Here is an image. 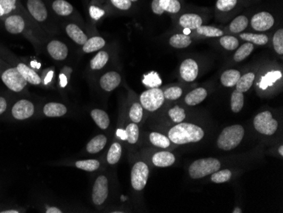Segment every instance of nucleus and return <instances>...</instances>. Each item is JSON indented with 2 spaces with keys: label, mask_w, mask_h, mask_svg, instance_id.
Returning a JSON list of instances; mask_svg holds the SVG:
<instances>
[{
  "label": "nucleus",
  "mask_w": 283,
  "mask_h": 213,
  "mask_svg": "<svg viewBox=\"0 0 283 213\" xmlns=\"http://www.w3.org/2000/svg\"><path fill=\"white\" fill-rule=\"evenodd\" d=\"M204 136V132L195 124L183 123L176 125L168 133L170 142L176 144H187L200 142Z\"/></svg>",
  "instance_id": "1"
},
{
  "label": "nucleus",
  "mask_w": 283,
  "mask_h": 213,
  "mask_svg": "<svg viewBox=\"0 0 283 213\" xmlns=\"http://www.w3.org/2000/svg\"><path fill=\"white\" fill-rule=\"evenodd\" d=\"M244 137V128L241 125L225 127L217 140V146L222 150H233L239 145Z\"/></svg>",
  "instance_id": "2"
},
{
  "label": "nucleus",
  "mask_w": 283,
  "mask_h": 213,
  "mask_svg": "<svg viewBox=\"0 0 283 213\" xmlns=\"http://www.w3.org/2000/svg\"><path fill=\"white\" fill-rule=\"evenodd\" d=\"M220 160L216 158H204L193 161L190 165L189 175L193 179L202 178L220 170Z\"/></svg>",
  "instance_id": "3"
},
{
  "label": "nucleus",
  "mask_w": 283,
  "mask_h": 213,
  "mask_svg": "<svg viewBox=\"0 0 283 213\" xmlns=\"http://www.w3.org/2000/svg\"><path fill=\"white\" fill-rule=\"evenodd\" d=\"M253 126L257 132L264 135L271 136L277 132L278 123L276 119H274L273 116L270 111L266 110L258 114L254 117Z\"/></svg>",
  "instance_id": "4"
},
{
  "label": "nucleus",
  "mask_w": 283,
  "mask_h": 213,
  "mask_svg": "<svg viewBox=\"0 0 283 213\" xmlns=\"http://www.w3.org/2000/svg\"><path fill=\"white\" fill-rule=\"evenodd\" d=\"M165 97L162 90L159 88H153L144 91L140 96L141 105L149 111H155L162 106Z\"/></svg>",
  "instance_id": "5"
},
{
  "label": "nucleus",
  "mask_w": 283,
  "mask_h": 213,
  "mask_svg": "<svg viewBox=\"0 0 283 213\" xmlns=\"http://www.w3.org/2000/svg\"><path fill=\"white\" fill-rule=\"evenodd\" d=\"M150 175V169L147 164L143 161H138L134 164L131 173L132 186L137 191L143 190L146 186L148 178Z\"/></svg>",
  "instance_id": "6"
},
{
  "label": "nucleus",
  "mask_w": 283,
  "mask_h": 213,
  "mask_svg": "<svg viewBox=\"0 0 283 213\" xmlns=\"http://www.w3.org/2000/svg\"><path fill=\"white\" fill-rule=\"evenodd\" d=\"M2 80L10 90L20 92L27 85V82L17 68H10L2 74Z\"/></svg>",
  "instance_id": "7"
},
{
  "label": "nucleus",
  "mask_w": 283,
  "mask_h": 213,
  "mask_svg": "<svg viewBox=\"0 0 283 213\" xmlns=\"http://www.w3.org/2000/svg\"><path fill=\"white\" fill-rule=\"evenodd\" d=\"M109 195V182L105 176H100L97 178L94 187H93V193H92V199L94 205L100 206L104 203Z\"/></svg>",
  "instance_id": "8"
},
{
  "label": "nucleus",
  "mask_w": 283,
  "mask_h": 213,
  "mask_svg": "<svg viewBox=\"0 0 283 213\" xmlns=\"http://www.w3.org/2000/svg\"><path fill=\"white\" fill-rule=\"evenodd\" d=\"M181 3L178 0H153L151 8L153 13L158 16L164 12L177 14L181 10Z\"/></svg>",
  "instance_id": "9"
},
{
  "label": "nucleus",
  "mask_w": 283,
  "mask_h": 213,
  "mask_svg": "<svg viewBox=\"0 0 283 213\" xmlns=\"http://www.w3.org/2000/svg\"><path fill=\"white\" fill-rule=\"evenodd\" d=\"M274 23L273 16L266 11L255 14L251 20V27H253V30L259 32L269 30L273 27Z\"/></svg>",
  "instance_id": "10"
},
{
  "label": "nucleus",
  "mask_w": 283,
  "mask_h": 213,
  "mask_svg": "<svg viewBox=\"0 0 283 213\" xmlns=\"http://www.w3.org/2000/svg\"><path fill=\"white\" fill-rule=\"evenodd\" d=\"M34 114L33 104L27 100H21L14 105L12 115L17 120H25Z\"/></svg>",
  "instance_id": "11"
},
{
  "label": "nucleus",
  "mask_w": 283,
  "mask_h": 213,
  "mask_svg": "<svg viewBox=\"0 0 283 213\" xmlns=\"http://www.w3.org/2000/svg\"><path fill=\"white\" fill-rule=\"evenodd\" d=\"M181 77L186 82H193L199 75V66L193 59H187L181 64Z\"/></svg>",
  "instance_id": "12"
},
{
  "label": "nucleus",
  "mask_w": 283,
  "mask_h": 213,
  "mask_svg": "<svg viewBox=\"0 0 283 213\" xmlns=\"http://www.w3.org/2000/svg\"><path fill=\"white\" fill-rule=\"evenodd\" d=\"M27 8L31 15L37 21H44L47 19V9L42 0H28Z\"/></svg>",
  "instance_id": "13"
},
{
  "label": "nucleus",
  "mask_w": 283,
  "mask_h": 213,
  "mask_svg": "<svg viewBox=\"0 0 283 213\" xmlns=\"http://www.w3.org/2000/svg\"><path fill=\"white\" fill-rule=\"evenodd\" d=\"M48 52L50 56L56 60H63L68 55V48L65 43L60 41H51L47 47Z\"/></svg>",
  "instance_id": "14"
},
{
  "label": "nucleus",
  "mask_w": 283,
  "mask_h": 213,
  "mask_svg": "<svg viewBox=\"0 0 283 213\" xmlns=\"http://www.w3.org/2000/svg\"><path fill=\"white\" fill-rule=\"evenodd\" d=\"M121 82L120 74L117 71H109L100 78V86L107 92L116 89Z\"/></svg>",
  "instance_id": "15"
},
{
  "label": "nucleus",
  "mask_w": 283,
  "mask_h": 213,
  "mask_svg": "<svg viewBox=\"0 0 283 213\" xmlns=\"http://www.w3.org/2000/svg\"><path fill=\"white\" fill-rule=\"evenodd\" d=\"M179 24L184 29L195 30L202 26L203 20L197 14H185L180 17Z\"/></svg>",
  "instance_id": "16"
},
{
  "label": "nucleus",
  "mask_w": 283,
  "mask_h": 213,
  "mask_svg": "<svg viewBox=\"0 0 283 213\" xmlns=\"http://www.w3.org/2000/svg\"><path fill=\"white\" fill-rule=\"evenodd\" d=\"M152 161L156 167H167L172 166L175 163L176 158L173 154L169 151H160L153 155Z\"/></svg>",
  "instance_id": "17"
},
{
  "label": "nucleus",
  "mask_w": 283,
  "mask_h": 213,
  "mask_svg": "<svg viewBox=\"0 0 283 213\" xmlns=\"http://www.w3.org/2000/svg\"><path fill=\"white\" fill-rule=\"evenodd\" d=\"M4 24L6 30L10 34H20L25 28V21L23 18L20 16H10L5 20Z\"/></svg>",
  "instance_id": "18"
},
{
  "label": "nucleus",
  "mask_w": 283,
  "mask_h": 213,
  "mask_svg": "<svg viewBox=\"0 0 283 213\" xmlns=\"http://www.w3.org/2000/svg\"><path fill=\"white\" fill-rule=\"evenodd\" d=\"M208 93L206 89L203 88H198L196 89H193L190 93H187L185 97V103L187 106H197L199 104L202 103L203 100L206 99Z\"/></svg>",
  "instance_id": "19"
},
{
  "label": "nucleus",
  "mask_w": 283,
  "mask_h": 213,
  "mask_svg": "<svg viewBox=\"0 0 283 213\" xmlns=\"http://www.w3.org/2000/svg\"><path fill=\"white\" fill-rule=\"evenodd\" d=\"M44 113L48 117H63L67 113V108L63 104L50 102L44 106Z\"/></svg>",
  "instance_id": "20"
},
{
  "label": "nucleus",
  "mask_w": 283,
  "mask_h": 213,
  "mask_svg": "<svg viewBox=\"0 0 283 213\" xmlns=\"http://www.w3.org/2000/svg\"><path fill=\"white\" fill-rule=\"evenodd\" d=\"M66 31H67V35L77 44L83 45L88 39L87 35L84 34L80 27L75 24H69L66 28Z\"/></svg>",
  "instance_id": "21"
},
{
  "label": "nucleus",
  "mask_w": 283,
  "mask_h": 213,
  "mask_svg": "<svg viewBox=\"0 0 283 213\" xmlns=\"http://www.w3.org/2000/svg\"><path fill=\"white\" fill-rule=\"evenodd\" d=\"M22 77L26 79L27 83L33 85H38L41 84V77L35 71L31 69L25 64L20 63L17 67Z\"/></svg>",
  "instance_id": "22"
},
{
  "label": "nucleus",
  "mask_w": 283,
  "mask_h": 213,
  "mask_svg": "<svg viewBox=\"0 0 283 213\" xmlns=\"http://www.w3.org/2000/svg\"><path fill=\"white\" fill-rule=\"evenodd\" d=\"M91 117L98 127L101 129L105 130L110 126V117L109 115L100 109H94L91 111Z\"/></svg>",
  "instance_id": "23"
},
{
  "label": "nucleus",
  "mask_w": 283,
  "mask_h": 213,
  "mask_svg": "<svg viewBox=\"0 0 283 213\" xmlns=\"http://www.w3.org/2000/svg\"><path fill=\"white\" fill-rule=\"evenodd\" d=\"M106 143V137L103 134L98 135V136L94 137V139H92L88 142L87 145V151L90 154L99 153L105 147Z\"/></svg>",
  "instance_id": "24"
},
{
  "label": "nucleus",
  "mask_w": 283,
  "mask_h": 213,
  "mask_svg": "<svg viewBox=\"0 0 283 213\" xmlns=\"http://www.w3.org/2000/svg\"><path fill=\"white\" fill-rule=\"evenodd\" d=\"M240 77L241 73L238 71L230 69L224 71L220 77V82L223 86L231 88L236 85L237 81L239 80Z\"/></svg>",
  "instance_id": "25"
},
{
  "label": "nucleus",
  "mask_w": 283,
  "mask_h": 213,
  "mask_svg": "<svg viewBox=\"0 0 283 213\" xmlns=\"http://www.w3.org/2000/svg\"><path fill=\"white\" fill-rule=\"evenodd\" d=\"M255 78V75L253 72L244 74L241 76L239 80L237 81L236 85V89L241 93H245L250 89V88L253 85V81Z\"/></svg>",
  "instance_id": "26"
},
{
  "label": "nucleus",
  "mask_w": 283,
  "mask_h": 213,
  "mask_svg": "<svg viewBox=\"0 0 283 213\" xmlns=\"http://www.w3.org/2000/svg\"><path fill=\"white\" fill-rule=\"evenodd\" d=\"M104 45H105V41L103 37H93L87 39V42L84 43L83 50L85 53H92L102 49Z\"/></svg>",
  "instance_id": "27"
},
{
  "label": "nucleus",
  "mask_w": 283,
  "mask_h": 213,
  "mask_svg": "<svg viewBox=\"0 0 283 213\" xmlns=\"http://www.w3.org/2000/svg\"><path fill=\"white\" fill-rule=\"evenodd\" d=\"M192 39L187 34H175L170 38V46L175 49H184L189 46Z\"/></svg>",
  "instance_id": "28"
},
{
  "label": "nucleus",
  "mask_w": 283,
  "mask_h": 213,
  "mask_svg": "<svg viewBox=\"0 0 283 213\" xmlns=\"http://www.w3.org/2000/svg\"><path fill=\"white\" fill-rule=\"evenodd\" d=\"M53 10L59 16L67 17L73 12V7L66 0H55L53 3Z\"/></svg>",
  "instance_id": "29"
},
{
  "label": "nucleus",
  "mask_w": 283,
  "mask_h": 213,
  "mask_svg": "<svg viewBox=\"0 0 283 213\" xmlns=\"http://www.w3.org/2000/svg\"><path fill=\"white\" fill-rule=\"evenodd\" d=\"M150 140L152 144H153L154 146L159 147V148L166 149L170 146V139L160 133L153 132V133H150Z\"/></svg>",
  "instance_id": "30"
},
{
  "label": "nucleus",
  "mask_w": 283,
  "mask_h": 213,
  "mask_svg": "<svg viewBox=\"0 0 283 213\" xmlns=\"http://www.w3.org/2000/svg\"><path fill=\"white\" fill-rule=\"evenodd\" d=\"M122 154V148L119 143H112L110 146L108 155H107V161L110 165H115L120 160Z\"/></svg>",
  "instance_id": "31"
},
{
  "label": "nucleus",
  "mask_w": 283,
  "mask_h": 213,
  "mask_svg": "<svg viewBox=\"0 0 283 213\" xmlns=\"http://www.w3.org/2000/svg\"><path fill=\"white\" fill-rule=\"evenodd\" d=\"M248 25L249 19L245 16H239L231 22L229 29L233 34H240L246 29Z\"/></svg>",
  "instance_id": "32"
},
{
  "label": "nucleus",
  "mask_w": 283,
  "mask_h": 213,
  "mask_svg": "<svg viewBox=\"0 0 283 213\" xmlns=\"http://www.w3.org/2000/svg\"><path fill=\"white\" fill-rule=\"evenodd\" d=\"M244 105V95L237 90H235L232 93L231 97V109L234 113H238L243 109Z\"/></svg>",
  "instance_id": "33"
},
{
  "label": "nucleus",
  "mask_w": 283,
  "mask_h": 213,
  "mask_svg": "<svg viewBox=\"0 0 283 213\" xmlns=\"http://www.w3.org/2000/svg\"><path fill=\"white\" fill-rule=\"evenodd\" d=\"M109 60V53L105 51H100L92 59L90 67L93 70L102 69Z\"/></svg>",
  "instance_id": "34"
},
{
  "label": "nucleus",
  "mask_w": 283,
  "mask_h": 213,
  "mask_svg": "<svg viewBox=\"0 0 283 213\" xmlns=\"http://www.w3.org/2000/svg\"><path fill=\"white\" fill-rule=\"evenodd\" d=\"M253 43H250V42L244 43L236 50V53L234 54V60L236 62L243 61V60L246 59L247 57L250 56L251 53L253 52Z\"/></svg>",
  "instance_id": "35"
},
{
  "label": "nucleus",
  "mask_w": 283,
  "mask_h": 213,
  "mask_svg": "<svg viewBox=\"0 0 283 213\" xmlns=\"http://www.w3.org/2000/svg\"><path fill=\"white\" fill-rule=\"evenodd\" d=\"M240 37L243 40L257 45H265L268 43V37L265 34H240Z\"/></svg>",
  "instance_id": "36"
},
{
  "label": "nucleus",
  "mask_w": 283,
  "mask_h": 213,
  "mask_svg": "<svg viewBox=\"0 0 283 213\" xmlns=\"http://www.w3.org/2000/svg\"><path fill=\"white\" fill-rule=\"evenodd\" d=\"M197 33L200 35H203L205 37H218L223 36L224 33L222 31L216 28V27H210V26H201L197 28Z\"/></svg>",
  "instance_id": "37"
},
{
  "label": "nucleus",
  "mask_w": 283,
  "mask_h": 213,
  "mask_svg": "<svg viewBox=\"0 0 283 213\" xmlns=\"http://www.w3.org/2000/svg\"><path fill=\"white\" fill-rule=\"evenodd\" d=\"M75 165L81 170L87 171V172H94V171L98 170L100 167V161L97 160H78Z\"/></svg>",
  "instance_id": "38"
},
{
  "label": "nucleus",
  "mask_w": 283,
  "mask_h": 213,
  "mask_svg": "<svg viewBox=\"0 0 283 213\" xmlns=\"http://www.w3.org/2000/svg\"><path fill=\"white\" fill-rule=\"evenodd\" d=\"M211 181L216 183H226L229 181L232 178V173L228 169H224L221 171H216L211 174Z\"/></svg>",
  "instance_id": "39"
},
{
  "label": "nucleus",
  "mask_w": 283,
  "mask_h": 213,
  "mask_svg": "<svg viewBox=\"0 0 283 213\" xmlns=\"http://www.w3.org/2000/svg\"><path fill=\"white\" fill-rule=\"evenodd\" d=\"M143 83L147 87H149L150 89H153V88H158L161 85V79L157 72L151 71L144 77Z\"/></svg>",
  "instance_id": "40"
},
{
  "label": "nucleus",
  "mask_w": 283,
  "mask_h": 213,
  "mask_svg": "<svg viewBox=\"0 0 283 213\" xmlns=\"http://www.w3.org/2000/svg\"><path fill=\"white\" fill-rule=\"evenodd\" d=\"M143 116V106L139 103H134L131 107L129 117L134 124L140 123Z\"/></svg>",
  "instance_id": "41"
},
{
  "label": "nucleus",
  "mask_w": 283,
  "mask_h": 213,
  "mask_svg": "<svg viewBox=\"0 0 283 213\" xmlns=\"http://www.w3.org/2000/svg\"><path fill=\"white\" fill-rule=\"evenodd\" d=\"M127 140L129 143H136L139 138V128L136 124H131L126 128Z\"/></svg>",
  "instance_id": "42"
},
{
  "label": "nucleus",
  "mask_w": 283,
  "mask_h": 213,
  "mask_svg": "<svg viewBox=\"0 0 283 213\" xmlns=\"http://www.w3.org/2000/svg\"><path fill=\"white\" fill-rule=\"evenodd\" d=\"M220 43L221 46L227 50H235L239 45V41L233 36H221Z\"/></svg>",
  "instance_id": "43"
},
{
  "label": "nucleus",
  "mask_w": 283,
  "mask_h": 213,
  "mask_svg": "<svg viewBox=\"0 0 283 213\" xmlns=\"http://www.w3.org/2000/svg\"><path fill=\"white\" fill-rule=\"evenodd\" d=\"M169 116H170V119L173 121L174 123L176 124H180L183 123L185 117H186V113L185 110L179 106H174L169 110Z\"/></svg>",
  "instance_id": "44"
},
{
  "label": "nucleus",
  "mask_w": 283,
  "mask_h": 213,
  "mask_svg": "<svg viewBox=\"0 0 283 213\" xmlns=\"http://www.w3.org/2000/svg\"><path fill=\"white\" fill-rule=\"evenodd\" d=\"M273 46L278 54H283V29L282 28L274 34Z\"/></svg>",
  "instance_id": "45"
},
{
  "label": "nucleus",
  "mask_w": 283,
  "mask_h": 213,
  "mask_svg": "<svg viewBox=\"0 0 283 213\" xmlns=\"http://www.w3.org/2000/svg\"><path fill=\"white\" fill-rule=\"evenodd\" d=\"M164 97L170 100H178L183 95V89L179 87H171L163 92Z\"/></svg>",
  "instance_id": "46"
},
{
  "label": "nucleus",
  "mask_w": 283,
  "mask_h": 213,
  "mask_svg": "<svg viewBox=\"0 0 283 213\" xmlns=\"http://www.w3.org/2000/svg\"><path fill=\"white\" fill-rule=\"evenodd\" d=\"M237 0H217L216 8L220 11L227 12L236 6Z\"/></svg>",
  "instance_id": "47"
},
{
  "label": "nucleus",
  "mask_w": 283,
  "mask_h": 213,
  "mask_svg": "<svg viewBox=\"0 0 283 213\" xmlns=\"http://www.w3.org/2000/svg\"><path fill=\"white\" fill-rule=\"evenodd\" d=\"M17 0H0V4L3 7L4 14H10L16 8Z\"/></svg>",
  "instance_id": "48"
},
{
  "label": "nucleus",
  "mask_w": 283,
  "mask_h": 213,
  "mask_svg": "<svg viewBox=\"0 0 283 213\" xmlns=\"http://www.w3.org/2000/svg\"><path fill=\"white\" fill-rule=\"evenodd\" d=\"M111 3L119 10H129L132 6V2L130 0H111Z\"/></svg>",
  "instance_id": "49"
},
{
  "label": "nucleus",
  "mask_w": 283,
  "mask_h": 213,
  "mask_svg": "<svg viewBox=\"0 0 283 213\" xmlns=\"http://www.w3.org/2000/svg\"><path fill=\"white\" fill-rule=\"evenodd\" d=\"M89 13H90V17L94 20H100V18L104 15V10L100 9L99 7L91 6L89 9Z\"/></svg>",
  "instance_id": "50"
},
{
  "label": "nucleus",
  "mask_w": 283,
  "mask_h": 213,
  "mask_svg": "<svg viewBox=\"0 0 283 213\" xmlns=\"http://www.w3.org/2000/svg\"><path fill=\"white\" fill-rule=\"evenodd\" d=\"M7 109L6 100L3 97H0V115L3 114Z\"/></svg>",
  "instance_id": "51"
},
{
  "label": "nucleus",
  "mask_w": 283,
  "mask_h": 213,
  "mask_svg": "<svg viewBox=\"0 0 283 213\" xmlns=\"http://www.w3.org/2000/svg\"><path fill=\"white\" fill-rule=\"evenodd\" d=\"M117 136L120 138V140H127V133H126V130L118 129L117 130Z\"/></svg>",
  "instance_id": "52"
},
{
  "label": "nucleus",
  "mask_w": 283,
  "mask_h": 213,
  "mask_svg": "<svg viewBox=\"0 0 283 213\" xmlns=\"http://www.w3.org/2000/svg\"><path fill=\"white\" fill-rule=\"evenodd\" d=\"M47 213H62V211L55 207H50L46 210Z\"/></svg>",
  "instance_id": "53"
},
{
  "label": "nucleus",
  "mask_w": 283,
  "mask_h": 213,
  "mask_svg": "<svg viewBox=\"0 0 283 213\" xmlns=\"http://www.w3.org/2000/svg\"><path fill=\"white\" fill-rule=\"evenodd\" d=\"M278 152L280 154L281 157H283V145H281L278 149Z\"/></svg>",
  "instance_id": "54"
},
{
  "label": "nucleus",
  "mask_w": 283,
  "mask_h": 213,
  "mask_svg": "<svg viewBox=\"0 0 283 213\" xmlns=\"http://www.w3.org/2000/svg\"><path fill=\"white\" fill-rule=\"evenodd\" d=\"M3 15H5V14H4V10H3L2 5L0 4V17H3Z\"/></svg>",
  "instance_id": "55"
},
{
  "label": "nucleus",
  "mask_w": 283,
  "mask_h": 213,
  "mask_svg": "<svg viewBox=\"0 0 283 213\" xmlns=\"http://www.w3.org/2000/svg\"><path fill=\"white\" fill-rule=\"evenodd\" d=\"M3 213H18L19 212H17V211L15 210H8V211H4V212H2Z\"/></svg>",
  "instance_id": "56"
},
{
  "label": "nucleus",
  "mask_w": 283,
  "mask_h": 213,
  "mask_svg": "<svg viewBox=\"0 0 283 213\" xmlns=\"http://www.w3.org/2000/svg\"><path fill=\"white\" fill-rule=\"evenodd\" d=\"M233 213H243V212H242V210H241V209H240V208H235V210L233 211Z\"/></svg>",
  "instance_id": "57"
},
{
  "label": "nucleus",
  "mask_w": 283,
  "mask_h": 213,
  "mask_svg": "<svg viewBox=\"0 0 283 213\" xmlns=\"http://www.w3.org/2000/svg\"><path fill=\"white\" fill-rule=\"evenodd\" d=\"M131 2H136L137 0H130Z\"/></svg>",
  "instance_id": "58"
}]
</instances>
